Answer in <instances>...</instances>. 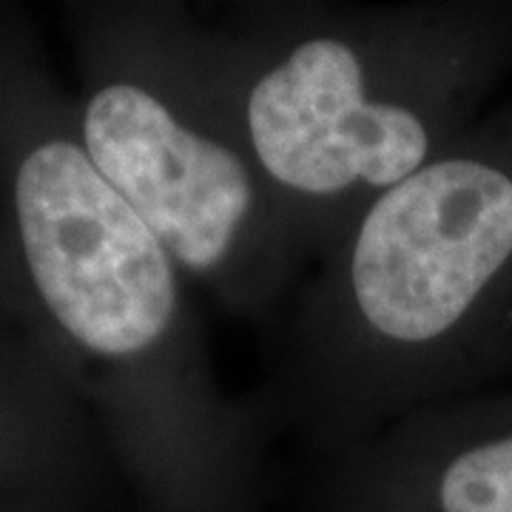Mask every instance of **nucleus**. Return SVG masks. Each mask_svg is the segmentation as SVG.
<instances>
[{
    "label": "nucleus",
    "instance_id": "nucleus-6",
    "mask_svg": "<svg viewBox=\"0 0 512 512\" xmlns=\"http://www.w3.org/2000/svg\"><path fill=\"white\" fill-rule=\"evenodd\" d=\"M103 447L32 330L0 302V510L49 507L83 487Z\"/></svg>",
    "mask_w": 512,
    "mask_h": 512
},
{
    "label": "nucleus",
    "instance_id": "nucleus-5",
    "mask_svg": "<svg viewBox=\"0 0 512 512\" xmlns=\"http://www.w3.org/2000/svg\"><path fill=\"white\" fill-rule=\"evenodd\" d=\"M339 458L350 512H512V387L419 407Z\"/></svg>",
    "mask_w": 512,
    "mask_h": 512
},
{
    "label": "nucleus",
    "instance_id": "nucleus-4",
    "mask_svg": "<svg viewBox=\"0 0 512 512\" xmlns=\"http://www.w3.org/2000/svg\"><path fill=\"white\" fill-rule=\"evenodd\" d=\"M63 20L100 174L222 311L274 313L308 256L259 171L211 18L177 0H89Z\"/></svg>",
    "mask_w": 512,
    "mask_h": 512
},
{
    "label": "nucleus",
    "instance_id": "nucleus-1",
    "mask_svg": "<svg viewBox=\"0 0 512 512\" xmlns=\"http://www.w3.org/2000/svg\"><path fill=\"white\" fill-rule=\"evenodd\" d=\"M0 302L163 512H237L262 427L222 387L180 271L100 174L29 15L0 3Z\"/></svg>",
    "mask_w": 512,
    "mask_h": 512
},
{
    "label": "nucleus",
    "instance_id": "nucleus-2",
    "mask_svg": "<svg viewBox=\"0 0 512 512\" xmlns=\"http://www.w3.org/2000/svg\"><path fill=\"white\" fill-rule=\"evenodd\" d=\"M512 376V97L313 259L259 427L345 456L427 404Z\"/></svg>",
    "mask_w": 512,
    "mask_h": 512
},
{
    "label": "nucleus",
    "instance_id": "nucleus-3",
    "mask_svg": "<svg viewBox=\"0 0 512 512\" xmlns=\"http://www.w3.org/2000/svg\"><path fill=\"white\" fill-rule=\"evenodd\" d=\"M211 23L308 262L493 109L512 74V0H256Z\"/></svg>",
    "mask_w": 512,
    "mask_h": 512
}]
</instances>
